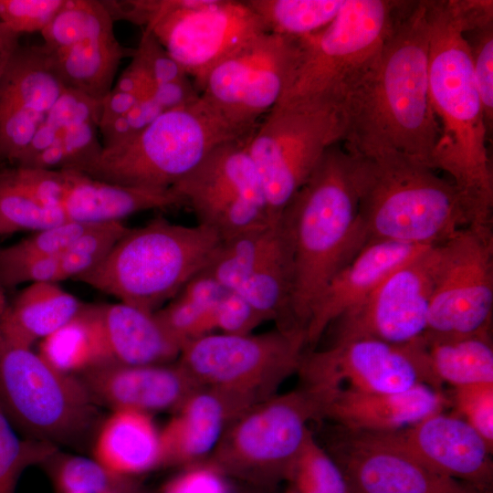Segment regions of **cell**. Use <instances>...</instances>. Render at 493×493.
Segmentation results:
<instances>
[{"instance_id": "6da1fadb", "label": "cell", "mask_w": 493, "mask_h": 493, "mask_svg": "<svg viewBox=\"0 0 493 493\" xmlns=\"http://www.w3.org/2000/svg\"><path fill=\"white\" fill-rule=\"evenodd\" d=\"M428 60L426 1H409L340 101L346 152L361 158L399 154L432 168L439 126L430 102Z\"/></svg>"}, {"instance_id": "7a4b0ae2", "label": "cell", "mask_w": 493, "mask_h": 493, "mask_svg": "<svg viewBox=\"0 0 493 493\" xmlns=\"http://www.w3.org/2000/svg\"><path fill=\"white\" fill-rule=\"evenodd\" d=\"M429 23L428 87L439 137L432 168L449 174L469 226L491 228L493 173L489 134L476 86L464 25L456 0L426 1Z\"/></svg>"}, {"instance_id": "3957f363", "label": "cell", "mask_w": 493, "mask_h": 493, "mask_svg": "<svg viewBox=\"0 0 493 493\" xmlns=\"http://www.w3.org/2000/svg\"><path fill=\"white\" fill-rule=\"evenodd\" d=\"M358 207L356 158L337 143L279 218L292 264L291 317L305 333L329 280L368 243Z\"/></svg>"}, {"instance_id": "277c9868", "label": "cell", "mask_w": 493, "mask_h": 493, "mask_svg": "<svg viewBox=\"0 0 493 493\" xmlns=\"http://www.w3.org/2000/svg\"><path fill=\"white\" fill-rule=\"evenodd\" d=\"M354 157L368 242L434 246L469 226L460 194L431 167L399 154Z\"/></svg>"}, {"instance_id": "5b68a950", "label": "cell", "mask_w": 493, "mask_h": 493, "mask_svg": "<svg viewBox=\"0 0 493 493\" xmlns=\"http://www.w3.org/2000/svg\"><path fill=\"white\" fill-rule=\"evenodd\" d=\"M221 242L205 226L157 217L129 228L95 267L76 280L154 313L208 266Z\"/></svg>"}, {"instance_id": "8992f818", "label": "cell", "mask_w": 493, "mask_h": 493, "mask_svg": "<svg viewBox=\"0 0 493 493\" xmlns=\"http://www.w3.org/2000/svg\"><path fill=\"white\" fill-rule=\"evenodd\" d=\"M250 136L233 129L200 96L188 106L163 112L134 137L103 147L82 173L126 186L168 190L219 145Z\"/></svg>"}, {"instance_id": "52a82bcc", "label": "cell", "mask_w": 493, "mask_h": 493, "mask_svg": "<svg viewBox=\"0 0 493 493\" xmlns=\"http://www.w3.org/2000/svg\"><path fill=\"white\" fill-rule=\"evenodd\" d=\"M409 1L346 0L335 19L301 38V51L277 105L340 101L375 58Z\"/></svg>"}, {"instance_id": "ba28073f", "label": "cell", "mask_w": 493, "mask_h": 493, "mask_svg": "<svg viewBox=\"0 0 493 493\" xmlns=\"http://www.w3.org/2000/svg\"><path fill=\"white\" fill-rule=\"evenodd\" d=\"M0 405L19 433L58 448L79 443L101 422L100 406L78 376L1 334Z\"/></svg>"}, {"instance_id": "9c48e42d", "label": "cell", "mask_w": 493, "mask_h": 493, "mask_svg": "<svg viewBox=\"0 0 493 493\" xmlns=\"http://www.w3.org/2000/svg\"><path fill=\"white\" fill-rule=\"evenodd\" d=\"M320 404L301 387L274 394L237 415L205 460L226 477L263 488L285 481L308 438Z\"/></svg>"}, {"instance_id": "30bf717a", "label": "cell", "mask_w": 493, "mask_h": 493, "mask_svg": "<svg viewBox=\"0 0 493 493\" xmlns=\"http://www.w3.org/2000/svg\"><path fill=\"white\" fill-rule=\"evenodd\" d=\"M306 348L302 330L209 333L186 343L177 362L200 387L227 393L250 407L276 394L299 372Z\"/></svg>"}, {"instance_id": "8fae6325", "label": "cell", "mask_w": 493, "mask_h": 493, "mask_svg": "<svg viewBox=\"0 0 493 493\" xmlns=\"http://www.w3.org/2000/svg\"><path fill=\"white\" fill-rule=\"evenodd\" d=\"M340 104L276 105L259 122L246 150L259 174L271 223L310 176L326 151L341 142Z\"/></svg>"}, {"instance_id": "7c38bea8", "label": "cell", "mask_w": 493, "mask_h": 493, "mask_svg": "<svg viewBox=\"0 0 493 493\" xmlns=\"http://www.w3.org/2000/svg\"><path fill=\"white\" fill-rule=\"evenodd\" d=\"M144 28L200 93L215 66L267 33L246 0H153V16Z\"/></svg>"}, {"instance_id": "4fadbf2b", "label": "cell", "mask_w": 493, "mask_h": 493, "mask_svg": "<svg viewBox=\"0 0 493 493\" xmlns=\"http://www.w3.org/2000/svg\"><path fill=\"white\" fill-rule=\"evenodd\" d=\"M301 38L264 33L215 66L200 96L228 125L250 136L286 90Z\"/></svg>"}, {"instance_id": "5bb4252c", "label": "cell", "mask_w": 493, "mask_h": 493, "mask_svg": "<svg viewBox=\"0 0 493 493\" xmlns=\"http://www.w3.org/2000/svg\"><path fill=\"white\" fill-rule=\"evenodd\" d=\"M248 139L219 145L171 188L222 242L272 224Z\"/></svg>"}, {"instance_id": "9a60e30c", "label": "cell", "mask_w": 493, "mask_h": 493, "mask_svg": "<svg viewBox=\"0 0 493 493\" xmlns=\"http://www.w3.org/2000/svg\"><path fill=\"white\" fill-rule=\"evenodd\" d=\"M303 388L318 399L340 389L398 393L416 385L439 389L415 341L393 344L374 339L332 343L306 351L299 372Z\"/></svg>"}, {"instance_id": "2e32d148", "label": "cell", "mask_w": 493, "mask_h": 493, "mask_svg": "<svg viewBox=\"0 0 493 493\" xmlns=\"http://www.w3.org/2000/svg\"><path fill=\"white\" fill-rule=\"evenodd\" d=\"M114 21L100 0H65L41 31L40 47L66 89L102 101L121 61L135 48L118 41Z\"/></svg>"}, {"instance_id": "e0dca14e", "label": "cell", "mask_w": 493, "mask_h": 493, "mask_svg": "<svg viewBox=\"0 0 493 493\" xmlns=\"http://www.w3.org/2000/svg\"><path fill=\"white\" fill-rule=\"evenodd\" d=\"M426 331L443 336L490 332L493 309L491 228L467 226L441 245Z\"/></svg>"}, {"instance_id": "ac0fdd59", "label": "cell", "mask_w": 493, "mask_h": 493, "mask_svg": "<svg viewBox=\"0 0 493 493\" xmlns=\"http://www.w3.org/2000/svg\"><path fill=\"white\" fill-rule=\"evenodd\" d=\"M441 256V245L429 246L394 269L333 322V343L374 339L406 344L423 335Z\"/></svg>"}, {"instance_id": "d6986e66", "label": "cell", "mask_w": 493, "mask_h": 493, "mask_svg": "<svg viewBox=\"0 0 493 493\" xmlns=\"http://www.w3.org/2000/svg\"><path fill=\"white\" fill-rule=\"evenodd\" d=\"M335 430L324 448L351 493H491L430 470L386 432Z\"/></svg>"}, {"instance_id": "ffe728a7", "label": "cell", "mask_w": 493, "mask_h": 493, "mask_svg": "<svg viewBox=\"0 0 493 493\" xmlns=\"http://www.w3.org/2000/svg\"><path fill=\"white\" fill-rule=\"evenodd\" d=\"M65 89L40 45L18 48L0 80V160L16 163Z\"/></svg>"}, {"instance_id": "44dd1931", "label": "cell", "mask_w": 493, "mask_h": 493, "mask_svg": "<svg viewBox=\"0 0 493 493\" xmlns=\"http://www.w3.org/2000/svg\"><path fill=\"white\" fill-rule=\"evenodd\" d=\"M386 433L430 470L491 492L492 447L462 417L437 413Z\"/></svg>"}, {"instance_id": "7402d4cb", "label": "cell", "mask_w": 493, "mask_h": 493, "mask_svg": "<svg viewBox=\"0 0 493 493\" xmlns=\"http://www.w3.org/2000/svg\"><path fill=\"white\" fill-rule=\"evenodd\" d=\"M78 377L100 407L149 414L175 412L200 388L177 360L150 365H127L112 361Z\"/></svg>"}, {"instance_id": "603a6c76", "label": "cell", "mask_w": 493, "mask_h": 493, "mask_svg": "<svg viewBox=\"0 0 493 493\" xmlns=\"http://www.w3.org/2000/svg\"><path fill=\"white\" fill-rule=\"evenodd\" d=\"M429 246L371 241L329 280L311 309L306 327L310 350L341 314L369 295L389 274Z\"/></svg>"}, {"instance_id": "cb8c5ba5", "label": "cell", "mask_w": 493, "mask_h": 493, "mask_svg": "<svg viewBox=\"0 0 493 493\" xmlns=\"http://www.w3.org/2000/svg\"><path fill=\"white\" fill-rule=\"evenodd\" d=\"M449 401L441 391L427 384L398 393L340 389L320 399L321 418H330L351 430L392 432L442 413Z\"/></svg>"}, {"instance_id": "d4e9b609", "label": "cell", "mask_w": 493, "mask_h": 493, "mask_svg": "<svg viewBox=\"0 0 493 493\" xmlns=\"http://www.w3.org/2000/svg\"><path fill=\"white\" fill-rule=\"evenodd\" d=\"M246 407L227 393L200 387L161 430L162 467H188L205 461L228 425Z\"/></svg>"}, {"instance_id": "484cf974", "label": "cell", "mask_w": 493, "mask_h": 493, "mask_svg": "<svg viewBox=\"0 0 493 493\" xmlns=\"http://www.w3.org/2000/svg\"><path fill=\"white\" fill-rule=\"evenodd\" d=\"M68 189L60 204L67 221L101 225L134 214L184 205L172 190H154L112 184L70 171Z\"/></svg>"}, {"instance_id": "4316f807", "label": "cell", "mask_w": 493, "mask_h": 493, "mask_svg": "<svg viewBox=\"0 0 493 493\" xmlns=\"http://www.w3.org/2000/svg\"><path fill=\"white\" fill-rule=\"evenodd\" d=\"M92 451L110 472L134 478L162 467L161 430L149 414L110 411L98 427Z\"/></svg>"}, {"instance_id": "83f0119b", "label": "cell", "mask_w": 493, "mask_h": 493, "mask_svg": "<svg viewBox=\"0 0 493 493\" xmlns=\"http://www.w3.org/2000/svg\"><path fill=\"white\" fill-rule=\"evenodd\" d=\"M106 341L114 362L127 365L175 362L181 346L162 326L154 313L118 302L100 305Z\"/></svg>"}, {"instance_id": "f1b7e54d", "label": "cell", "mask_w": 493, "mask_h": 493, "mask_svg": "<svg viewBox=\"0 0 493 493\" xmlns=\"http://www.w3.org/2000/svg\"><path fill=\"white\" fill-rule=\"evenodd\" d=\"M84 305L58 283H30L6 306L0 334L11 343L32 348L71 320Z\"/></svg>"}, {"instance_id": "f546056e", "label": "cell", "mask_w": 493, "mask_h": 493, "mask_svg": "<svg viewBox=\"0 0 493 493\" xmlns=\"http://www.w3.org/2000/svg\"><path fill=\"white\" fill-rule=\"evenodd\" d=\"M438 388L493 383L490 332L443 336L425 331L415 339Z\"/></svg>"}, {"instance_id": "4dcf8cb0", "label": "cell", "mask_w": 493, "mask_h": 493, "mask_svg": "<svg viewBox=\"0 0 493 493\" xmlns=\"http://www.w3.org/2000/svg\"><path fill=\"white\" fill-rule=\"evenodd\" d=\"M37 352L58 371L74 376L112 362L100 305L85 304L71 320L39 342Z\"/></svg>"}, {"instance_id": "1f68e13d", "label": "cell", "mask_w": 493, "mask_h": 493, "mask_svg": "<svg viewBox=\"0 0 493 493\" xmlns=\"http://www.w3.org/2000/svg\"><path fill=\"white\" fill-rule=\"evenodd\" d=\"M279 220L221 242L204 269L226 289L235 290L253 270L282 246Z\"/></svg>"}, {"instance_id": "d6a6232c", "label": "cell", "mask_w": 493, "mask_h": 493, "mask_svg": "<svg viewBox=\"0 0 493 493\" xmlns=\"http://www.w3.org/2000/svg\"><path fill=\"white\" fill-rule=\"evenodd\" d=\"M266 31L302 38L326 27L346 0H246Z\"/></svg>"}, {"instance_id": "836d02e7", "label": "cell", "mask_w": 493, "mask_h": 493, "mask_svg": "<svg viewBox=\"0 0 493 493\" xmlns=\"http://www.w3.org/2000/svg\"><path fill=\"white\" fill-rule=\"evenodd\" d=\"M460 14L474 79L489 132L493 122V2L468 1Z\"/></svg>"}, {"instance_id": "e575fe53", "label": "cell", "mask_w": 493, "mask_h": 493, "mask_svg": "<svg viewBox=\"0 0 493 493\" xmlns=\"http://www.w3.org/2000/svg\"><path fill=\"white\" fill-rule=\"evenodd\" d=\"M57 454L49 461L58 493H136L139 490L133 478L110 472L92 456Z\"/></svg>"}, {"instance_id": "d590c367", "label": "cell", "mask_w": 493, "mask_h": 493, "mask_svg": "<svg viewBox=\"0 0 493 493\" xmlns=\"http://www.w3.org/2000/svg\"><path fill=\"white\" fill-rule=\"evenodd\" d=\"M58 447L21 436L0 405V493H15L22 473L47 463Z\"/></svg>"}, {"instance_id": "8d00e7d4", "label": "cell", "mask_w": 493, "mask_h": 493, "mask_svg": "<svg viewBox=\"0 0 493 493\" xmlns=\"http://www.w3.org/2000/svg\"><path fill=\"white\" fill-rule=\"evenodd\" d=\"M64 222L68 221L60 209L42 205L0 174V235L37 232Z\"/></svg>"}, {"instance_id": "74e56055", "label": "cell", "mask_w": 493, "mask_h": 493, "mask_svg": "<svg viewBox=\"0 0 493 493\" xmlns=\"http://www.w3.org/2000/svg\"><path fill=\"white\" fill-rule=\"evenodd\" d=\"M96 225L64 222L34 232L15 245L0 247V264L17 263L57 255Z\"/></svg>"}, {"instance_id": "f35d334b", "label": "cell", "mask_w": 493, "mask_h": 493, "mask_svg": "<svg viewBox=\"0 0 493 493\" xmlns=\"http://www.w3.org/2000/svg\"><path fill=\"white\" fill-rule=\"evenodd\" d=\"M215 309L178 294L154 314L165 330L183 348L193 340L213 333Z\"/></svg>"}, {"instance_id": "ab89813d", "label": "cell", "mask_w": 493, "mask_h": 493, "mask_svg": "<svg viewBox=\"0 0 493 493\" xmlns=\"http://www.w3.org/2000/svg\"><path fill=\"white\" fill-rule=\"evenodd\" d=\"M151 89L144 66L134 50L130 64L102 100L100 125L128 113Z\"/></svg>"}, {"instance_id": "60d3db41", "label": "cell", "mask_w": 493, "mask_h": 493, "mask_svg": "<svg viewBox=\"0 0 493 493\" xmlns=\"http://www.w3.org/2000/svg\"><path fill=\"white\" fill-rule=\"evenodd\" d=\"M65 0H0V22L14 32H40L64 5Z\"/></svg>"}, {"instance_id": "b9f144b4", "label": "cell", "mask_w": 493, "mask_h": 493, "mask_svg": "<svg viewBox=\"0 0 493 493\" xmlns=\"http://www.w3.org/2000/svg\"><path fill=\"white\" fill-rule=\"evenodd\" d=\"M453 401L463 419L493 447V383L455 387Z\"/></svg>"}, {"instance_id": "7bdbcfd3", "label": "cell", "mask_w": 493, "mask_h": 493, "mask_svg": "<svg viewBox=\"0 0 493 493\" xmlns=\"http://www.w3.org/2000/svg\"><path fill=\"white\" fill-rule=\"evenodd\" d=\"M165 111L150 90L128 113L100 127L102 146L110 147L134 137Z\"/></svg>"}, {"instance_id": "ee69618b", "label": "cell", "mask_w": 493, "mask_h": 493, "mask_svg": "<svg viewBox=\"0 0 493 493\" xmlns=\"http://www.w3.org/2000/svg\"><path fill=\"white\" fill-rule=\"evenodd\" d=\"M135 51L144 66L152 88L188 77L183 68L147 28H143Z\"/></svg>"}, {"instance_id": "f6af8a7d", "label": "cell", "mask_w": 493, "mask_h": 493, "mask_svg": "<svg viewBox=\"0 0 493 493\" xmlns=\"http://www.w3.org/2000/svg\"><path fill=\"white\" fill-rule=\"evenodd\" d=\"M264 321L258 312L233 290L226 293L215 309V330L220 333L249 334Z\"/></svg>"}, {"instance_id": "bcb514c9", "label": "cell", "mask_w": 493, "mask_h": 493, "mask_svg": "<svg viewBox=\"0 0 493 493\" xmlns=\"http://www.w3.org/2000/svg\"><path fill=\"white\" fill-rule=\"evenodd\" d=\"M226 477L206 461L184 467L161 493H228Z\"/></svg>"}, {"instance_id": "7dc6e473", "label": "cell", "mask_w": 493, "mask_h": 493, "mask_svg": "<svg viewBox=\"0 0 493 493\" xmlns=\"http://www.w3.org/2000/svg\"><path fill=\"white\" fill-rule=\"evenodd\" d=\"M227 291L212 275L202 270L178 294L204 307L215 308Z\"/></svg>"}, {"instance_id": "c3c4849f", "label": "cell", "mask_w": 493, "mask_h": 493, "mask_svg": "<svg viewBox=\"0 0 493 493\" xmlns=\"http://www.w3.org/2000/svg\"><path fill=\"white\" fill-rule=\"evenodd\" d=\"M20 35L0 22V80L20 47Z\"/></svg>"}, {"instance_id": "681fc988", "label": "cell", "mask_w": 493, "mask_h": 493, "mask_svg": "<svg viewBox=\"0 0 493 493\" xmlns=\"http://www.w3.org/2000/svg\"><path fill=\"white\" fill-rule=\"evenodd\" d=\"M6 306H7V304L5 301V298H4L3 292H2L1 288H0V324H1V321H2L3 315L5 313V310L6 309Z\"/></svg>"}, {"instance_id": "f907efd6", "label": "cell", "mask_w": 493, "mask_h": 493, "mask_svg": "<svg viewBox=\"0 0 493 493\" xmlns=\"http://www.w3.org/2000/svg\"><path fill=\"white\" fill-rule=\"evenodd\" d=\"M136 493H141V492H140V490H139V491H137Z\"/></svg>"}]
</instances>
